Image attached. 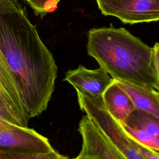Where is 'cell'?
Wrapping results in <instances>:
<instances>
[{
	"label": "cell",
	"mask_w": 159,
	"mask_h": 159,
	"mask_svg": "<svg viewBox=\"0 0 159 159\" xmlns=\"http://www.w3.org/2000/svg\"><path fill=\"white\" fill-rule=\"evenodd\" d=\"M132 99L135 108L159 118V92L125 82L116 81Z\"/></svg>",
	"instance_id": "8fae6325"
},
{
	"label": "cell",
	"mask_w": 159,
	"mask_h": 159,
	"mask_svg": "<svg viewBox=\"0 0 159 159\" xmlns=\"http://www.w3.org/2000/svg\"><path fill=\"white\" fill-rule=\"evenodd\" d=\"M60 0H28L27 3L33 9L35 16L41 18L47 14L55 11Z\"/></svg>",
	"instance_id": "4fadbf2b"
},
{
	"label": "cell",
	"mask_w": 159,
	"mask_h": 159,
	"mask_svg": "<svg viewBox=\"0 0 159 159\" xmlns=\"http://www.w3.org/2000/svg\"><path fill=\"white\" fill-rule=\"evenodd\" d=\"M76 93L80 109L126 159H143L119 122L109 113L102 98Z\"/></svg>",
	"instance_id": "3957f363"
},
{
	"label": "cell",
	"mask_w": 159,
	"mask_h": 159,
	"mask_svg": "<svg viewBox=\"0 0 159 159\" xmlns=\"http://www.w3.org/2000/svg\"><path fill=\"white\" fill-rule=\"evenodd\" d=\"M154 51V58H155V64L157 71V74L158 79L159 81V43L156 42L153 47Z\"/></svg>",
	"instance_id": "9a60e30c"
},
{
	"label": "cell",
	"mask_w": 159,
	"mask_h": 159,
	"mask_svg": "<svg viewBox=\"0 0 159 159\" xmlns=\"http://www.w3.org/2000/svg\"><path fill=\"white\" fill-rule=\"evenodd\" d=\"M0 159H68L55 149L43 152L24 148L0 147Z\"/></svg>",
	"instance_id": "7c38bea8"
},
{
	"label": "cell",
	"mask_w": 159,
	"mask_h": 159,
	"mask_svg": "<svg viewBox=\"0 0 159 159\" xmlns=\"http://www.w3.org/2000/svg\"><path fill=\"white\" fill-rule=\"evenodd\" d=\"M0 147L50 151L48 139L28 127H22L0 117Z\"/></svg>",
	"instance_id": "8992f818"
},
{
	"label": "cell",
	"mask_w": 159,
	"mask_h": 159,
	"mask_svg": "<svg viewBox=\"0 0 159 159\" xmlns=\"http://www.w3.org/2000/svg\"><path fill=\"white\" fill-rule=\"evenodd\" d=\"M24 1H27V2L28 1V0H24Z\"/></svg>",
	"instance_id": "ac0fdd59"
},
{
	"label": "cell",
	"mask_w": 159,
	"mask_h": 159,
	"mask_svg": "<svg viewBox=\"0 0 159 159\" xmlns=\"http://www.w3.org/2000/svg\"><path fill=\"white\" fill-rule=\"evenodd\" d=\"M119 124L132 140L159 152L158 117L135 109L124 122Z\"/></svg>",
	"instance_id": "ba28073f"
},
{
	"label": "cell",
	"mask_w": 159,
	"mask_h": 159,
	"mask_svg": "<svg viewBox=\"0 0 159 159\" xmlns=\"http://www.w3.org/2000/svg\"><path fill=\"white\" fill-rule=\"evenodd\" d=\"M0 109L9 121L27 127L30 119L21 100L15 77L0 50Z\"/></svg>",
	"instance_id": "5b68a950"
},
{
	"label": "cell",
	"mask_w": 159,
	"mask_h": 159,
	"mask_svg": "<svg viewBox=\"0 0 159 159\" xmlns=\"http://www.w3.org/2000/svg\"><path fill=\"white\" fill-rule=\"evenodd\" d=\"M76 91L93 98H102L114 79L101 67L94 70L88 69L80 65L76 68L66 73L63 80Z\"/></svg>",
	"instance_id": "9c48e42d"
},
{
	"label": "cell",
	"mask_w": 159,
	"mask_h": 159,
	"mask_svg": "<svg viewBox=\"0 0 159 159\" xmlns=\"http://www.w3.org/2000/svg\"><path fill=\"white\" fill-rule=\"evenodd\" d=\"M88 55L115 81L159 92L153 48L123 27L92 28L87 34Z\"/></svg>",
	"instance_id": "7a4b0ae2"
},
{
	"label": "cell",
	"mask_w": 159,
	"mask_h": 159,
	"mask_svg": "<svg viewBox=\"0 0 159 159\" xmlns=\"http://www.w3.org/2000/svg\"><path fill=\"white\" fill-rule=\"evenodd\" d=\"M132 141L143 159H159L158 152L146 147L133 140Z\"/></svg>",
	"instance_id": "5bb4252c"
},
{
	"label": "cell",
	"mask_w": 159,
	"mask_h": 159,
	"mask_svg": "<svg viewBox=\"0 0 159 159\" xmlns=\"http://www.w3.org/2000/svg\"><path fill=\"white\" fill-rule=\"evenodd\" d=\"M0 50L24 106L29 110L46 107L54 91L58 66L18 0H0Z\"/></svg>",
	"instance_id": "6da1fadb"
},
{
	"label": "cell",
	"mask_w": 159,
	"mask_h": 159,
	"mask_svg": "<svg viewBox=\"0 0 159 159\" xmlns=\"http://www.w3.org/2000/svg\"><path fill=\"white\" fill-rule=\"evenodd\" d=\"M102 99L109 113L119 123L124 122L135 109L130 96L115 80L104 91Z\"/></svg>",
	"instance_id": "30bf717a"
},
{
	"label": "cell",
	"mask_w": 159,
	"mask_h": 159,
	"mask_svg": "<svg viewBox=\"0 0 159 159\" xmlns=\"http://www.w3.org/2000/svg\"><path fill=\"white\" fill-rule=\"evenodd\" d=\"M101 12L124 24L159 21V0H96Z\"/></svg>",
	"instance_id": "277c9868"
},
{
	"label": "cell",
	"mask_w": 159,
	"mask_h": 159,
	"mask_svg": "<svg viewBox=\"0 0 159 159\" xmlns=\"http://www.w3.org/2000/svg\"><path fill=\"white\" fill-rule=\"evenodd\" d=\"M71 159H73V158H71Z\"/></svg>",
	"instance_id": "d6986e66"
},
{
	"label": "cell",
	"mask_w": 159,
	"mask_h": 159,
	"mask_svg": "<svg viewBox=\"0 0 159 159\" xmlns=\"http://www.w3.org/2000/svg\"><path fill=\"white\" fill-rule=\"evenodd\" d=\"M0 117L3 118V119H5L4 117V116H3V114H2V112H1V109H0Z\"/></svg>",
	"instance_id": "e0dca14e"
},
{
	"label": "cell",
	"mask_w": 159,
	"mask_h": 159,
	"mask_svg": "<svg viewBox=\"0 0 159 159\" xmlns=\"http://www.w3.org/2000/svg\"><path fill=\"white\" fill-rule=\"evenodd\" d=\"M73 159H91L89 158H88V157H82L81 155H80L78 154V155L77 157H76L75 158H73Z\"/></svg>",
	"instance_id": "2e32d148"
},
{
	"label": "cell",
	"mask_w": 159,
	"mask_h": 159,
	"mask_svg": "<svg viewBox=\"0 0 159 159\" xmlns=\"http://www.w3.org/2000/svg\"><path fill=\"white\" fill-rule=\"evenodd\" d=\"M78 132L82 139L80 155L91 159H126L86 115L79 122Z\"/></svg>",
	"instance_id": "52a82bcc"
}]
</instances>
